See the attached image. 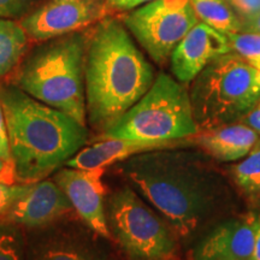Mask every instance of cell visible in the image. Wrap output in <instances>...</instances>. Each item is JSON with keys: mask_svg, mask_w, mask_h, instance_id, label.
<instances>
[{"mask_svg": "<svg viewBox=\"0 0 260 260\" xmlns=\"http://www.w3.org/2000/svg\"><path fill=\"white\" fill-rule=\"evenodd\" d=\"M0 181L10 184L18 183L17 178H16L14 165L11 162L3 160L2 158H0Z\"/></svg>", "mask_w": 260, "mask_h": 260, "instance_id": "cell-28", "label": "cell"}, {"mask_svg": "<svg viewBox=\"0 0 260 260\" xmlns=\"http://www.w3.org/2000/svg\"><path fill=\"white\" fill-rule=\"evenodd\" d=\"M226 2L241 21L260 14V0H226Z\"/></svg>", "mask_w": 260, "mask_h": 260, "instance_id": "cell-24", "label": "cell"}, {"mask_svg": "<svg viewBox=\"0 0 260 260\" xmlns=\"http://www.w3.org/2000/svg\"><path fill=\"white\" fill-rule=\"evenodd\" d=\"M110 224L117 241L133 260H174L177 246L164 222L132 188L110 199Z\"/></svg>", "mask_w": 260, "mask_h": 260, "instance_id": "cell-7", "label": "cell"}, {"mask_svg": "<svg viewBox=\"0 0 260 260\" xmlns=\"http://www.w3.org/2000/svg\"><path fill=\"white\" fill-rule=\"evenodd\" d=\"M104 174L105 168L83 170L68 167L54 175V182L67 195L80 218L98 235L110 239L111 232L104 210Z\"/></svg>", "mask_w": 260, "mask_h": 260, "instance_id": "cell-10", "label": "cell"}, {"mask_svg": "<svg viewBox=\"0 0 260 260\" xmlns=\"http://www.w3.org/2000/svg\"><path fill=\"white\" fill-rule=\"evenodd\" d=\"M200 22H204L223 34L241 31L239 18L226 0H190Z\"/></svg>", "mask_w": 260, "mask_h": 260, "instance_id": "cell-18", "label": "cell"}, {"mask_svg": "<svg viewBox=\"0 0 260 260\" xmlns=\"http://www.w3.org/2000/svg\"><path fill=\"white\" fill-rule=\"evenodd\" d=\"M251 260H260V216H258V223H256L255 228L254 245H253Z\"/></svg>", "mask_w": 260, "mask_h": 260, "instance_id": "cell-30", "label": "cell"}, {"mask_svg": "<svg viewBox=\"0 0 260 260\" xmlns=\"http://www.w3.org/2000/svg\"><path fill=\"white\" fill-rule=\"evenodd\" d=\"M154 69L122 21L105 17L88 37L84 64L86 107L94 129L105 132L148 92Z\"/></svg>", "mask_w": 260, "mask_h": 260, "instance_id": "cell-1", "label": "cell"}, {"mask_svg": "<svg viewBox=\"0 0 260 260\" xmlns=\"http://www.w3.org/2000/svg\"><path fill=\"white\" fill-rule=\"evenodd\" d=\"M243 124L248 125L260 136V99L255 103V105L242 117L241 121Z\"/></svg>", "mask_w": 260, "mask_h": 260, "instance_id": "cell-27", "label": "cell"}, {"mask_svg": "<svg viewBox=\"0 0 260 260\" xmlns=\"http://www.w3.org/2000/svg\"><path fill=\"white\" fill-rule=\"evenodd\" d=\"M233 178L249 199L260 204V138L246 158L233 168Z\"/></svg>", "mask_w": 260, "mask_h": 260, "instance_id": "cell-19", "label": "cell"}, {"mask_svg": "<svg viewBox=\"0 0 260 260\" xmlns=\"http://www.w3.org/2000/svg\"><path fill=\"white\" fill-rule=\"evenodd\" d=\"M154 0H106L107 6L113 11H132Z\"/></svg>", "mask_w": 260, "mask_h": 260, "instance_id": "cell-26", "label": "cell"}, {"mask_svg": "<svg viewBox=\"0 0 260 260\" xmlns=\"http://www.w3.org/2000/svg\"><path fill=\"white\" fill-rule=\"evenodd\" d=\"M259 138L248 125L236 122L218 128L199 130L197 135L187 140L217 160L234 161L246 157Z\"/></svg>", "mask_w": 260, "mask_h": 260, "instance_id": "cell-15", "label": "cell"}, {"mask_svg": "<svg viewBox=\"0 0 260 260\" xmlns=\"http://www.w3.org/2000/svg\"><path fill=\"white\" fill-rule=\"evenodd\" d=\"M31 260H103V256L77 236H52L32 249Z\"/></svg>", "mask_w": 260, "mask_h": 260, "instance_id": "cell-16", "label": "cell"}, {"mask_svg": "<svg viewBox=\"0 0 260 260\" xmlns=\"http://www.w3.org/2000/svg\"><path fill=\"white\" fill-rule=\"evenodd\" d=\"M0 102L18 183L45 180L88 142L86 125L18 87H2Z\"/></svg>", "mask_w": 260, "mask_h": 260, "instance_id": "cell-2", "label": "cell"}, {"mask_svg": "<svg viewBox=\"0 0 260 260\" xmlns=\"http://www.w3.org/2000/svg\"><path fill=\"white\" fill-rule=\"evenodd\" d=\"M28 35L14 19L0 18V77L8 75L27 51Z\"/></svg>", "mask_w": 260, "mask_h": 260, "instance_id": "cell-17", "label": "cell"}, {"mask_svg": "<svg viewBox=\"0 0 260 260\" xmlns=\"http://www.w3.org/2000/svg\"><path fill=\"white\" fill-rule=\"evenodd\" d=\"M183 145V141H142L132 139L98 140L95 144L81 149L65 165L74 169L105 168L145 152L168 149Z\"/></svg>", "mask_w": 260, "mask_h": 260, "instance_id": "cell-14", "label": "cell"}, {"mask_svg": "<svg viewBox=\"0 0 260 260\" xmlns=\"http://www.w3.org/2000/svg\"><path fill=\"white\" fill-rule=\"evenodd\" d=\"M241 31L260 34V14L253 16V17L243 19V21H241Z\"/></svg>", "mask_w": 260, "mask_h": 260, "instance_id": "cell-29", "label": "cell"}, {"mask_svg": "<svg viewBox=\"0 0 260 260\" xmlns=\"http://www.w3.org/2000/svg\"><path fill=\"white\" fill-rule=\"evenodd\" d=\"M34 3L35 0H0V18L24 17Z\"/></svg>", "mask_w": 260, "mask_h": 260, "instance_id": "cell-23", "label": "cell"}, {"mask_svg": "<svg viewBox=\"0 0 260 260\" xmlns=\"http://www.w3.org/2000/svg\"><path fill=\"white\" fill-rule=\"evenodd\" d=\"M106 0H47L19 22L28 38L47 41L79 31L109 14Z\"/></svg>", "mask_w": 260, "mask_h": 260, "instance_id": "cell-9", "label": "cell"}, {"mask_svg": "<svg viewBox=\"0 0 260 260\" xmlns=\"http://www.w3.org/2000/svg\"><path fill=\"white\" fill-rule=\"evenodd\" d=\"M34 183H5L0 181V219L12 209V206L31 189Z\"/></svg>", "mask_w": 260, "mask_h": 260, "instance_id": "cell-21", "label": "cell"}, {"mask_svg": "<svg viewBox=\"0 0 260 260\" xmlns=\"http://www.w3.org/2000/svg\"><path fill=\"white\" fill-rule=\"evenodd\" d=\"M190 83L199 130L240 122L260 99V70L235 52L211 61Z\"/></svg>", "mask_w": 260, "mask_h": 260, "instance_id": "cell-5", "label": "cell"}, {"mask_svg": "<svg viewBox=\"0 0 260 260\" xmlns=\"http://www.w3.org/2000/svg\"><path fill=\"white\" fill-rule=\"evenodd\" d=\"M229 52L226 35L199 21L171 53V73L178 82L188 84L211 61Z\"/></svg>", "mask_w": 260, "mask_h": 260, "instance_id": "cell-11", "label": "cell"}, {"mask_svg": "<svg viewBox=\"0 0 260 260\" xmlns=\"http://www.w3.org/2000/svg\"><path fill=\"white\" fill-rule=\"evenodd\" d=\"M0 158H2L3 160L11 162L12 164L11 153H10V146H9L8 128H6L5 115H4V110H3L2 102H0Z\"/></svg>", "mask_w": 260, "mask_h": 260, "instance_id": "cell-25", "label": "cell"}, {"mask_svg": "<svg viewBox=\"0 0 260 260\" xmlns=\"http://www.w3.org/2000/svg\"><path fill=\"white\" fill-rule=\"evenodd\" d=\"M199 126L191 110L189 90L183 83L160 73L153 84L109 129L96 138L132 139L142 141H186Z\"/></svg>", "mask_w": 260, "mask_h": 260, "instance_id": "cell-6", "label": "cell"}, {"mask_svg": "<svg viewBox=\"0 0 260 260\" xmlns=\"http://www.w3.org/2000/svg\"><path fill=\"white\" fill-rule=\"evenodd\" d=\"M0 260H24L22 245L15 234H0Z\"/></svg>", "mask_w": 260, "mask_h": 260, "instance_id": "cell-22", "label": "cell"}, {"mask_svg": "<svg viewBox=\"0 0 260 260\" xmlns=\"http://www.w3.org/2000/svg\"><path fill=\"white\" fill-rule=\"evenodd\" d=\"M225 35L232 52H235L260 70V34L240 31Z\"/></svg>", "mask_w": 260, "mask_h": 260, "instance_id": "cell-20", "label": "cell"}, {"mask_svg": "<svg viewBox=\"0 0 260 260\" xmlns=\"http://www.w3.org/2000/svg\"><path fill=\"white\" fill-rule=\"evenodd\" d=\"M123 24L159 65L199 22L190 0H154L129 11Z\"/></svg>", "mask_w": 260, "mask_h": 260, "instance_id": "cell-8", "label": "cell"}, {"mask_svg": "<svg viewBox=\"0 0 260 260\" xmlns=\"http://www.w3.org/2000/svg\"><path fill=\"white\" fill-rule=\"evenodd\" d=\"M73 205L54 181L45 180L32 184L31 189L16 203L2 222L39 228L53 222L67 212Z\"/></svg>", "mask_w": 260, "mask_h": 260, "instance_id": "cell-12", "label": "cell"}, {"mask_svg": "<svg viewBox=\"0 0 260 260\" xmlns=\"http://www.w3.org/2000/svg\"><path fill=\"white\" fill-rule=\"evenodd\" d=\"M193 155L159 151L133 155L121 170L160 212L174 232L190 236L212 213L219 187Z\"/></svg>", "mask_w": 260, "mask_h": 260, "instance_id": "cell-3", "label": "cell"}, {"mask_svg": "<svg viewBox=\"0 0 260 260\" xmlns=\"http://www.w3.org/2000/svg\"><path fill=\"white\" fill-rule=\"evenodd\" d=\"M258 216L248 213L217 226L194 251V260H251Z\"/></svg>", "mask_w": 260, "mask_h": 260, "instance_id": "cell-13", "label": "cell"}, {"mask_svg": "<svg viewBox=\"0 0 260 260\" xmlns=\"http://www.w3.org/2000/svg\"><path fill=\"white\" fill-rule=\"evenodd\" d=\"M87 44L88 37L82 31L47 40L21 65L16 87L86 125Z\"/></svg>", "mask_w": 260, "mask_h": 260, "instance_id": "cell-4", "label": "cell"}]
</instances>
